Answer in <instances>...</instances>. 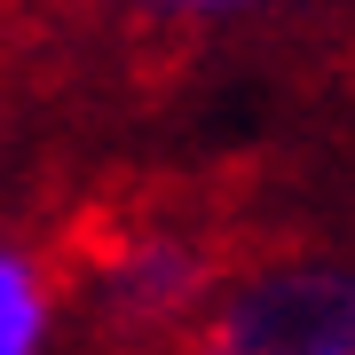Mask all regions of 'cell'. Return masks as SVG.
Returning a JSON list of instances; mask_svg holds the SVG:
<instances>
[{"instance_id": "1", "label": "cell", "mask_w": 355, "mask_h": 355, "mask_svg": "<svg viewBox=\"0 0 355 355\" xmlns=\"http://www.w3.org/2000/svg\"><path fill=\"white\" fill-rule=\"evenodd\" d=\"M190 355H355V253H268L214 284Z\"/></svg>"}, {"instance_id": "3", "label": "cell", "mask_w": 355, "mask_h": 355, "mask_svg": "<svg viewBox=\"0 0 355 355\" xmlns=\"http://www.w3.org/2000/svg\"><path fill=\"white\" fill-rule=\"evenodd\" d=\"M55 347V277L32 245L0 237V355H48Z\"/></svg>"}, {"instance_id": "4", "label": "cell", "mask_w": 355, "mask_h": 355, "mask_svg": "<svg viewBox=\"0 0 355 355\" xmlns=\"http://www.w3.org/2000/svg\"><path fill=\"white\" fill-rule=\"evenodd\" d=\"M135 8L166 32H221V24H253V16L300 8V0H135Z\"/></svg>"}, {"instance_id": "2", "label": "cell", "mask_w": 355, "mask_h": 355, "mask_svg": "<svg viewBox=\"0 0 355 355\" xmlns=\"http://www.w3.org/2000/svg\"><path fill=\"white\" fill-rule=\"evenodd\" d=\"M103 308L111 324L127 331H166V324H190L205 300H214V253L182 229H142L127 237L111 261H103Z\"/></svg>"}]
</instances>
